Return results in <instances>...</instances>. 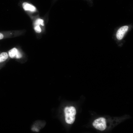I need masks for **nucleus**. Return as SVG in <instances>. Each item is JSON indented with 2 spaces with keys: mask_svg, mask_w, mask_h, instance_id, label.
<instances>
[{
  "mask_svg": "<svg viewBox=\"0 0 133 133\" xmlns=\"http://www.w3.org/2000/svg\"><path fill=\"white\" fill-rule=\"evenodd\" d=\"M133 28L132 24L124 25L115 29V36L116 39L118 40H122L125 36Z\"/></svg>",
  "mask_w": 133,
  "mask_h": 133,
  "instance_id": "obj_1",
  "label": "nucleus"
},
{
  "mask_svg": "<svg viewBox=\"0 0 133 133\" xmlns=\"http://www.w3.org/2000/svg\"><path fill=\"white\" fill-rule=\"evenodd\" d=\"M3 37V35L2 34L0 33V39H2Z\"/></svg>",
  "mask_w": 133,
  "mask_h": 133,
  "instance_id": "obj_10",
  "label": "nucleus"
},
{
  "mask_svg": "<svg viewBox=\"0 0 133 133\" xmlns=\"http://www.w3.org/2000/svg\"><path fill=\"white\" fill-rule=\"evenodd\" d=\"M65 117L66 123L70 124L74 123L75 118V116L71 115H65Z\"/></svg>",
  "mask_w": 133,
  "mask_h": 133,
  "instance_id": "obj_5",
  "label": "nucleus"
},
{
  "mask_svg": "<svg viewBox=\"0 0 133 133\" xmlns=\"http://www.w3.org/2000/svg\"><path fill=\"white\" fill-rule=\"evenodd\" d=\"M38 25L44 27L45 26L44 21L42 18H38L36 19L34 23V25Z\"/></svg>",
  "mask_w": 133,
  "mask_h": 133,
  "instance_id": "obj_7",
  "label": "nucleus"
},
{
  "mask_svg": "<svg viewBox=\"0 0 133 133\" xmlns=\"http://www.w3.org/2000/svg\"><path fill=\"white\" fill-rule=\"evenodd\" d=\"M65 115H71L75 116L76 114L75 108L73 106L67 107L64 109Z\"/></svg>",
  "mask_w": 133,
  "mask_h": 133,
  "instance_id": "obj_4",
  "label": "nucleus"
},
{
  "mask_svg": "<svg viewBox=\"0 0 133 133\" xmlns=\"http://www.w3.org/2000/svg\"><path fill=\"white\" fill-rule=\"evenodd\" d=\"M34 29L35 31L37 33H40L42 31L41 27L38 25H34Z\"/></svg>",
  "mask_w": 133,
  "mask_h": 133,
  "instance_id": "obj_9",
  "label": "nucleus"
},
{
  "mask_svg": "<svg viewBox=\"0 0 133 133\" xmlns=\"http://www.w3.org/2000/svg\"><path fill=\"white\" fill-rule=\"evenodd\" d=\"M8 57V55L6 52H2L0 55V63L6 60Z\"/></svg>",
  "mask_w": 133,
  "mask_h": 133,
  "instance_id": "obj_8",
  "label": "nucleus"
},
{
  "mask_svg": "<svg viewBox=\"0 0 133 133\" xmlns=\"http://www.w3.org/2000/svg\"><path fill=\"white\" fill-rule=\"evenodd\" d=\"M19 52L17 49L15 48H13L9 51V56L12 58L15 57Z\"/></svg>",
  "mask_w": 133,
  "mask_h": 133,
  "instance_id": "obj_6",
  "label": "nucleus"
},
{
  "mask_svg": "<svg viewBox=\"0 0 133 133\" xmlns=\"http://www.w3.org/2000/svg\"><path fill=\"white\" fill-rule=\"evenodd\" d=\"M93 125L96 129L103 131L106 127V120L103 117L99 118L94 121Z\"/></svg>",
  "mask_w": 133,
  "mask_h": 133,
  "instance_id": "obj_2",
  "label": "nucleus"
},
{
  "mask_svg": "<svg viewBox=\"0 0 133 133\" xmlns=\"http://www.w3.org/2000/svg\"><path fill=\"white\" fill-rule=\"evenodd\" d=\"M22 6L24 10L25 11L33 12L36 11V9L34 6L27 2H24L22 4Z\"/></svg>",
  "mask_w": 133,
  "mask_h": 133,
  "instance_id": "obj_3",
  "label": "nucleus"
}]
</instances>
